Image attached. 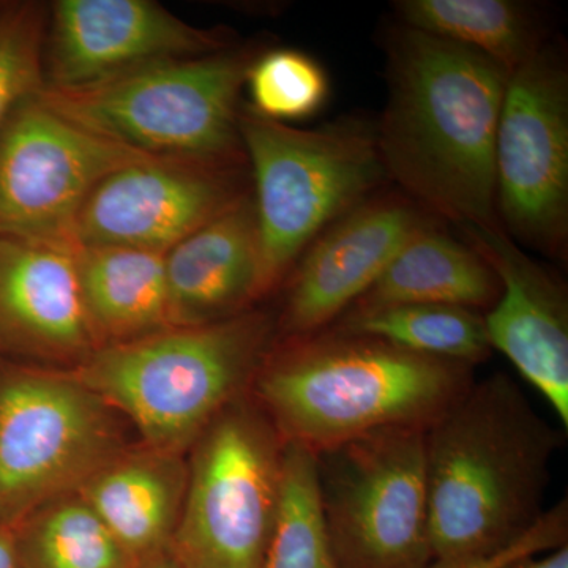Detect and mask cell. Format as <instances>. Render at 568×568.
I'll return each mask as SVG.
<instances>
[{
  "label": "cell",
  "instance_id": "cell-1",
  "mask_svg": "<svg viewBox=\"0 0 568 568\" xmlns=\"http://www.w3.org/2000/svg\"><path fill=\"white\" fill-rule=\"evenodd\" d=\"M387 103L376 122L388 181L463 226L503 227L495 142L508 77L480 52L399 26L387 39Z\"/></svg>",
  "mask_w": 568,
  "mask_h": 568
},
{
  "label": "cell",
  "instance_id": "cell-2",
  "mask_svg": "<svg viewBox=\"0 0 568 568\" xmlns=\"http://www.w3.org/2000/svg\"><path fill=\"white\" fill-rule=\"evenodd\" d=\"M560 443L510 376L474 381L425 432L433 559L491 556L525 537L547 511Z\"/></svg>",
  "mask_w": 568,
  "mask_h": 568
},
{
  "label": "cell",
  "instance_id": "cell-3",
  "mask_svg": "<svg viewBox=\"0 0 568 568\" xmlns=\"http://www.w3.org/2000/svg\"><path fill=\"white\" fill-rule=\"evenodd\" d=\"M474 369L327 327L274 345L252 395L284 439L320 452L390 426L428 428L473 386Z\"/></svg>",
  "mask_w": 568,
  "mask_h": 568
},
{
  "label": "cell",
  "instance_id": "cell-4",
  "mask_svg": "<svg viewBox=\"0 0 568 568\" xmlns=\"http://www.w3.org/2000/svg\"><path fill=\"white\" fill-rule=\"evenodd\" d=\"M275 328L272 315L248 310L103 347L70 372L136 428L141 444L186 455L224 407L252 392Z\"/></svg>",
  "mask_w": 568,
  "mask_h": 568
},
{
  "label": "cell",
  "instance_id": "cell-5",
  "mask_svg": "<svg viewBox=\"0 0 568 568\" xmlns=\"http://www.w3.org/2000/svg\"><path fill=\"white\" fill-rule=\"evenodd\" d=\"M252 168L264 295L290 275L310 244L388 181L376 123L345 118L313 130L239 114Z\"/></svg>",
  "mask_w": 568,
  "mask_h": 568
},
{
  "label": "cell",
  "instance_id": "cell-6",
  "mask_svg": "<svg viewBox=\"0 0 568 568\" xmlns=\"http://www.w3.org/2000/svg\"><path fill=\"white\" fill-rule=\"evenodd\" d=\"M250 51L149 63L88 88L41 89L67 119L156 159L245 163L239 95L254 61Z\"/></svg>",
  "mask_w": 568,
  "mask_h": 568
},
{
  "label": "cell",
  "instance_id": "cell-7",
  "mask_svg": "<svg viewBox=\"0 0 568 568\" xmlns=\"http://www.w3.org/2000/svg\"><path fill=\"white\" fill-rule=\"evenodd\" d=\"M286 439L248 394L224 407L186 454L171 551L183 568H263L278 510Z\"/></svg>",
  "mask_w": 568,
  "mask_h": 568
},
{
  "label": "cell",
  "instance_id": "cell-8",
  "mask_svg": "<svg viewBox=\"0 0 568 568\" xmlns=\"http://www.w3.org/2000/svg\"><path fill=\"white\" fill-rule=\"evenodd\" d=\"M123 417L69 369L0 373V523L78 491L126 448Z\"/></svg>",
  "mask_w": 568,
  "mask_h": 568
},
{
  "label": "cell",
  "instance_id": "cell-9",
  "mask_svg": "<svg viewBox=\"0 0 568 568\" xmlns=\"http://www.w3.org/2000/svg\"><path fill=\"white\" fill-rule=\"evenodd\" d=\"M426 428L390 426L315 454L317 496L338 568H428Z\"/></svg>",
  "mask_w": 568,
  "mask_h": 568
},
{
  "label": "cell",
  "instance_id": "cell-10",
  "mask_svg": "<svg viewBox=\"0 0 568 568\" xmlns=\"http://www.w3.org/2000/svg\"><path fill=\"white\" fill-rule=\"evenodd\" d=\"M497 219L508 237L562 256L568 235V73L541 44L508 77L495 142Z\"/></svg>",
  "mask_w": 568,
  "mask_h": 568
},
{
  "label": "cell",
  "instance_id": "cell-11",
  "mask_svg": "<svg viewBox=\"0 0 568 568\" xmlns=\"http://www.w3.org/2000/svg\"><path fill=\"white\" fill-rule=\"evenodd\" d=\"M148 156L78 125L36 93L0 130V237L78 250V216L97 183Z\"/></svg>",
  "mask_w": 568,
  "mask_h": 568
},
{
  "label": "cell",
  "instance_id": "cell-12",
  "mask_svg": "<svg viewBox=\"0 0 568 568\" xmlns=\"http://www.w3.org/2000/svg\"><path fill=\"white\" fill-rule=\"evenodd\" d=\"M244 164L148 156L119 168L82 205L77 248L166 253L250 192Z\"/></svg>",
  "mask_w": 568,
  "mask_h": 568
},
{
  "label": "cell",
  "instance_id": "cell-13",
  "mask_svg": "<svg viewBox=\"0 0 568 568\" xmlns=\"http://www.w3.org/2000/svg\"><path fill=\"white\" fill-rule=\"evenodd\" d=\"M219 51V33L149 0H59L44 41V89L88 88L149 63Z\"/></svg>",
  "mask_w": 568,
  "mask_h": 568
},
{
  "label": "cell",
  "instance_id": "cell-14",
  "mask_svg": "<svg viewBox=\"0 0 568 568\" xmlns=\"http://www.w3.org/2000/svg\"><path fill=\"white\" fill-rule=\"evenodd\" d=\"M424 213L409 197H369L332 223L290 274L276 327L286 338L316 334L345 315L379 278Z\"/></svg>",
  "mask_w": 568,
  "mask_h": 568
},
{
  "label": "cell",
  "instance_id": "cell-15",
  "mask_svg": "<svg viewBox=\"0 0 568 568\" xmlns=\"http://www.w3.org/2000/svg\"><path fill=\"white\" fill-rule=\"evenodd\" d=\"M500 283L485 313L489 345L547 398L568 426V294L562 280L529 257L503 227H458Z\"/></svg>",
  "mask_w": 568,
  "mask_h": 568
},
{
  "label": "cell",
  "instance_id": "cell-16",
  "mask_svg": "<svg viewBox=\"0 0 568 568\" xmlns=\"http://www.w3.org/2000/svg\"><path fill=\"white\" fill-rule=\"evenodd\" d=\"M97 351L77 250L0 237V353L70 372Z\"/></svg>",
  "mask_w": 568,
  "mask_h": 568
},
{
  "label": "cell",
  "instance_id": "cell-17",
  "mask_svg": "<svg viewBox=\"0 0 568 568\" xmlns=\"http://www.w3.org/2000/svg\"><path fill=\"white\" fill-rule=\"evenodd\" d=\"M171 327L220 323L264 295L256 205L248 192L164 256Z\"/></svg>",
  "mask_w": 568,
  "mask_h": 568
},
{
  "label": "cell",
  "instance_id": "cell-18",
  "mask_svg": "<svg viewBox=\"0 0 568 568\" xmlns=\"http://www.w3.org/2000/svg\"><path fill=\"white\" fill-rule=\"evenodd\" d=\"M186 480V455L140 444L111 459L78 493L138 564L171 548Z\"/></svg>",
  "mask_w": 568,
  "mask_h": 568
},
{
  "label": "cell",
  "instance_id": "cell-19",
  "mask_svg": "<svg viewBox=\"0 0 568 568\" xmlns=\"http://www.w3.org/2000/svg\"><path fill=\"white\" fill-rule=\"evenodd\" d=\"M499 294V280L487 261L473 246L426 220L349 310L433 304L485 313L495 306Z\"/></svg>",
  "mask_w": 568,
  "mask_h": 568
},
{
  "label": "cell",
  "instance_id": "cell-20",
  "mask_svg": "<svg viewBox=\"0 0 568 568\" xmlns=\"http://www.w3.org/2000/svg\"><path fill=\"white\" fill-rule=\"evenodd\" d=\"M164 256L126 246L77 250L82 305L99 349L173 328Z\"/></svg>",
  "mask_w": 568,
  "mask_h": 568
},
{
  "label": "cell",
  "instance_id": "cell-21",
  "mask_svg": "<svg viewBox=\"0 0 568 568\" xmlns=\"http://www.w3.org/2000/svg\"><path fill=\"white\" fill-rule=\"evenodd\" d=\"M402 26L480 52L511 74L541 47L528 7L514 0H399Z\"/></svg>",
  "mask_w": 568,
  "mask_h": 568
},
{
  "label": "cell",
  "instance_id": "cell-22",
  "mask_svg": "<svg viewBox=\"0 0 568 568\" xmlns=\"http://www.w3.org/2000/svg\"><path fill=\"white\" fill-rule=\"evenodd\" d=\"M331 327L474 368L487 361L493 351L485 313L463 306L416 304L347 310Z\"/></svg>",
  "mask_w": 568,
  "mask_h": 568
},
{
  "label": "cell",
  "instance_id": "cell-23",
  "mask_svg": "<svg viewBox=\"0 0 568 568\" xmlns=\"http://www.w3.org/2000/svg\"><path fill=\"white\" fill-rule=\"evenodd\" d=\"M20 568H133L136 562L80 493L55 497L14 526Z\"/></svg>",
  "mask_w": 568,
  "mask_h": 568
},
{
  "label": "cell",
  "instance_id": "cell-24",
  "mask_svg": "<svg viewBox=\"0 0 568 568\" xmlns=\"http://www.w3.org/2000/svg\"><path fill=\"white\" fill-rule=\"evenodd\" d=\"M263 568H338L317 496L315 454L290 440Z\"/></svg>",
  "mask_w": 568,
  "mask_h": 568
},
{
  "label": "cell",
  "instance_id": "cell-25",
  "mask_svg": "<svg viewBox=\"0 0 568 568\" xmlns=\"http://www.w3.org/2000/svg\"><path fill=\"white\" fill-rule=\"evenodd\" d=\"M245 84L252 110L280 123L313 118L323 110L331 92L321 63L305 52L287 48L254 59Z\"/></svg>",
  "mask_w": 568,
  "mask_h": 568
},
{
  "label": "cell",
  "instance_id": "cell-26",
  "mask_svg": "<svg viewBox=\"0 0 568 568\" xmlns=\"http://www.w3.org/2000/svg\"><path fill=\"white\" fill-rule=\"evenodd\" d=\"M47 24L40 3L0 9V130L11 112L44 88Z\"/></svg>",
  "mask_w": 568,
  "mask_h": 568
},
{
  "label": "cell",
  "instance_id": "cell-27",
  "mask_svg": "<svg viewBox=\"0 0 568 568\" xmlns=\"http://www.w3.org/2000/svg\"><path fill=\"white\" fill-rule=\"evenodd\" d=\"M567 537L568 510L566 500H562L551 510L545 511L537 525L511 547L480 558L435 560L428 568H504L526 556H537L564 547L567 545Z\"/></svg>",
  "mask_w": 568,
  "mask_h": 568
},
{
  "label": "cell",
  "instance_id": "cell-28",
  "mask_svg": "<svg viewBox=\"0 0 568 568\" xmlns=\"http://www.w3.org/2000/svg\"><path fill=\"white\" fill-rule=\"evenodd\" d=\"M504 568H568V544L552 549L541 558L526 556V558L514 560Z\"/></svg>",
  "mask_w": 568,
  "mask_h": 568
},
{
  "label": "cell",
  "instance_id": "cell-29",
  "mask_svg": "<svg viewBox=\"0 0 568 568\" xmlns=\"http://www.w3.org/2000/svg\"><path fill=\"white\" fill-rule=\"evenodd\" d=\"M0 568L18 567L13 529L0 523Z\"/></svg>",
  "mask_w": 568,
  "mask_h": 568
},
{
  "label": "cell",
  "instance_id": "cell-30",
  "mask_svg": "<svg viewBox=\"0 0 568 568\" xmlns=\"http://www.w3.org/2000/svg\"><path fill=\"white\" fill-rule=\"evenodd\" d=\"M133 568H183L179 560L175 559L173 551L166 549V551L160 552V555L152 556V558L141 560Z\"/></svg>",
  "mask_w": 568,
  "mask_h": 568
},
{
  "label": "cell",
  "instance_id": "cell-31",
  "mask_svg": "<svg viewBox=\"0 0 568 568\" xmlns=\"http://www.w3.org/2000/svg\"><path fill=\"white\" fill-rule=\"evenodd\" d=\"M0 9H2V3H0Z\"/></svg>",
  "mask_w": 568,
  "mask_h": 568
}]
</instances>
